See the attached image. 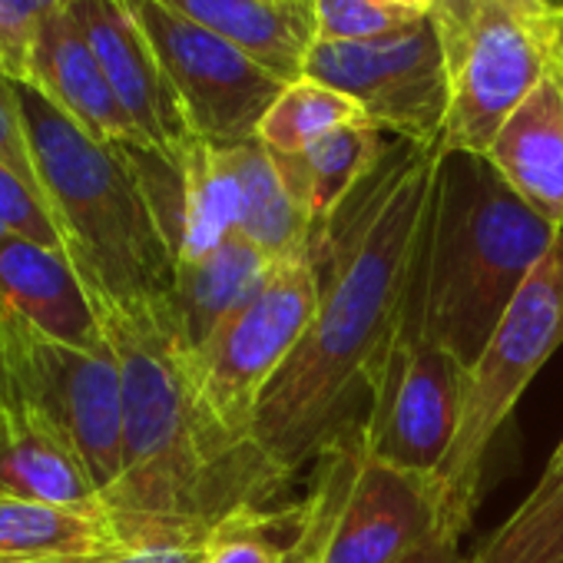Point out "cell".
Listing matches in <instances>:
<instances>
[{"label":"cell","mask_w":563,"mask_h":563,"mask_svg":"<svg viewBox=\"0 0 563 563\" xmlns=\"http://www.w3.org/2000/svg\"><path fill=\"white\" fill-rule=\"evenodd\" d=\"M268 268L272 262L242 232L229 235L216 252L176 265L169 316L186 355L206 349L219 325L235 316L245 299L262 286Z\"/></svg>","instance_id":"obj_19"},{"label":"cell","mask_w":563,"mask_h":563,"mask_svg":"<svg viewBox=\"0 0 563 563\" xmlns=\"http://www.w3.org/2000/svg\"><path fill=\"white\" fill-rule=\"evenodd\" d=\"M316 306L319 282L309 255L272 262L245 306L219 325L202 352L186 355L196 401L232 451H258V405L309 332Z\"/></svg>","instance_id":"obj_7"},{"label":"cell","mask_w":563,"mask_h":563,"mask_svg":"<svg viewBox=\"0 0 563 563\" xmlns=\"http://www.w3.org/2000/svg\"><path fill=\"white\" fill-rule=\"evenodd\" d=\"M319 41L329 44H358L401 34L424 21L428 14L391 4V0H309Z\"/></svg>","instance_id":"obj_25"},{"label":"cell","mask_w":563,"mask_h":563,"mask_svg":"<svg viewBox=\"0 0 563 563\" xmlns=\"http://www.w3.org/2000/svg\"><path fill=\"white\" fill-rule=\"evenodd\" d=\"M34 166L64 252L93 306L150 309L173 296L176 255L120 143H100L18 80Z\"/></svg>","instance_id":"obj_4"},{"label":"cell","mask_w":563,"mask_h":563,"mask_svg":"<svg viewBox=\"0 0 563 563\" xmlns=\"http://www.w3.org/2000/svg\"><path fill=\"white\" fill-rule=\"evenodd\" d=\"M388 140L391 133L362 120L325 133L322 140H316L299 153H272V150L268 153L275 156V166L282 179H286L289 192L312 216V229H316L375 169Z\"/></svg>","instance_id":"obj_20"},{"label":"cell","mask_w":563,"mask_h":563,"mask_svg":"<svg viewBox=\"0 0 563 563\" xmlns=\"http://www.w3.org/2000/svg\"><path fill=\"white\" fill-rule=\"evenodd\" d=\"M431 18L451 70L444 146L484 156L563 54V8L540 0H431Z\"/></svg>","instance_id":"obj_5"},{"label":"cell","mask_w":563,"mask_h":563,"mask_svg":"<svg viewBox=\"0 0 563 563\" xmlns=\"http://www.w3.org/2000/svg\"><path fill=\"white\" fill-rule=\"evenodd\" d=\"M123 4L153 44L192 136L209 146L255 140L262 117L289 84L229 41L163 8L159 0H123Z\"/></svg>","instance_id":"obj_11"},{"label":"cell","mask_w":563,"mask_h":563,"mask_svg":"<svg viewBox=\"0 0 563 563\" xmlns=\"http://www.w3.org/2000/svg\"><path fill=\"white\" fill-rule=\"evenodd\" d=\"M70 4L74 0H0V57L11 77H27V60L41 24Z\"/></svg>","instance_id":"obj_28"},{"label":"cell","mask_w":563,"mask_h":563,"mask_svg":"<svg viewBox=\"0 0 563 563\" xmlns=\"http://www.w3.org/2000/svg\"><path fill=\"white\" fill-rule=\"evenodd\" d=\"M484 156L537 216L563 232V54Z\"/></svg>","instance_id":"obj_15"},{"label":"cell","mask_w":563,"mask_h":563,"mask_svg":"<svg viewBox=\"0 0 563 563\" xmlns=\"http://www.w3.org/2000/svg\"><path fill=\"white\" fill-rule=\"evenodd\" d=\"M206 547H120L97 563H202Z\"/></svg>","instance_id":"obj_30"},{"label":"cell","mask_w":563,"mask_h":563,"mask_svg":"<svg viewBox=\"0 0 563 563\" xmlns=\"http://www.w3.org/2000/svg\"><path fill=\"white\" fill-rule=\"evenodd\" d=\"M0 163H4L14 176H21L37 196H44L37 166H34V153H31V140H27V126H24V113H21V97H18V77L0 70ZM47 202V196H44Z\"/></svg>","instance_id":"obj_29"},{"label":"cell","mask_w":563,"mask_h":563,"mask_svg":"<svg viewBox=\"0 0 563 563\" xmlns=\"http://www.w3.org/2000/svg\"><path fill=\"white\" fill-rule=\"evenodd\" d=\"M202 563H282V507H252L216 523Z\"/></svg>","instance_id":"obj_26"},{"label":"cell","mask_w":563,"mask_h":563,"mask_svg":"<svg viewBox=\"0 0 563 563\" xmlns=\"http://www.w3.org/2000/svg\"><path fill=\"white\" fill-rule=\"evenodd\" d=\"M471 563H563V487L537 507H520Z\"/></svg>","instance_id":"obj_24"},{"label":"cell","mask_w":563,"mask_h":563,"mask_svg":"<svg viewBox=\"0 0 563 563\" xmlns=\"http://www.w3.org/2000/svg\"><path fill=\"white\" fill-rule=\"evenodd\" d=\"M391 4H401V8H411V11L431 14V0H391Z\"/></svg>","instance_id":"obj_33"},{"label":"cell","mask_w":563,"mask_h":563,"mask_svg":"<svg viewBox=\"0 0 563 563\" xmlns=\"http://www.w3.org/2000/svg\"><path fill=\"white\" fill-rule=\"evenodd\" d=\"M467 368L405 316L372 385L362 448L372 461L434 481L464 418Z\"/></svg>","instance_id":"obj_9"},{"label":"cell","mask_w":563,"mask_h":563,"mask_svg":"<svg viewBox=\"0 0 563 563\" xmlns=\"http://www.w3.org/2000/svg\"><path fill=\"white\" fill-rule=\"evenodd\" d=\"M362 120L368 117L352 97L302 77L282 90V97L262 117L255 140L265 143L272 153H299L312 146L316 140H322L325 133L342 130L349 123H362Z\"/></svg>","instance_id":"obj_23"},{"label":"cell","mask_w":563,"mask_h":563,"mask_svg":"<svg viewBox=\"0 0 563 563\" xmlns=\"http://www.w3.org/2000/svg\"><path fill=\"white\" fill-rule=\"evenodd\" d=\"M556 235L487 156L441 146L408 319L471 372Z\"/></svg>","instance_id":"obj_3"},{"label":"cell","mask_w":563,"mask_h":563,"mask_svg":"<svg viewBox=\"0 0 563 563\" xmlns=\"http://www.w3.org/2000/svg\"><path fill=\"white\" fill-rule=\"evenodd\" d=\"M302 77L352 97L362 113L391 136L411 143L444 140L451 70L431 14L415 27L378 41H316Z\"/></svg>","instance_id":"obj_10"},{"label":"cell","mask_w":563,"mask_h":563,"mask_svg":"<svg viewBox=\"0 0 563 563\" xmlns=\"http://www.w3.org/2000/svg\"><path fill=\"white\" fill-rule=\"evenodd\" d=\"M540 4H550V8H563L560 0H540Z\"/></svg>","instance_id":"obj_34"},{"label":"cell","mask_w":563,"mask_h":563,"mask_svg":"<svg viewBox=\"0 0 563 563\" xmlns=\"http://www.w3.org/2000/svg\"><path fill=\"white\" fill-rule=\"evenodd\" d=\"M87 563H97V560H87Z\"/></svg>","instance_id":"obj_36"},{"label":"cell","mask_w":563,"mask_h":563,"mask_svg":"<svg viewBox=\"0 0 563 563\" xmlns=\"http://www.w3.org/2000/svg\"><path fill=\"white\" fill-rule=\"evenodd\" d=\"M0 405L41 415L80 454L100 497L123 467V372L113 345L70 349L0 302Z\"/></svg>","instance_id":"obj_8"},{"label":"cell","mask_w":563,"mask_h":563,"mask_svg":"<svg viewBox=\"0 0 563 563\" xmlns=\"http://www.w3.org/2000/svg\"><path fill=\"white\" fill-rule=\"evenodd\" d=\"M0 232L21 235L44 249H64L60 229H57L44 196H37L4 163H0Z\"/></svg>","instance_id":"obj_27"},{"label":"cell","mask_w":563,"mask_h":563,"mask_svg":"<svg viewBox=\"0 0 563 563\" xmlns=\"http://www.w3.org/2000/svg\"><path fill=\"white\" fill-rule=\"evenodd\" d=\"M441 146L391 136L355 192L312 229L316 319L255 418V448L286 481L355 424V398L368 395L408 316Z\"/></svg>","instance_id":"obj_1"},{"label":"cell","mask_w":563,"mask_h":563,"mask_svg":"<svg viewBox=\"0 0 563 563\" xmlns=\"http://www.w3.org/2000/svg\"><path fill=\"white\" fill-rule=\"evenodd\" d=\"M113 550L107 514L0 497V563H87Z\"/></svg>","instance_id":"obj_21"},{"label":"cell","mask_w":563,"mask_h":563,"mask_svg":"<svg viewBox=\"0 0 563 563\" xmlns=\"http://www.w3.org/2000/svg\"><path fill=\"white\" fill-rule=\"evenodd\" d=\"M563 487V438H560V444H556V451L550 454V461H547V471L540 474V481H537V487L530 490V497L523 500V507H537V504H543L550 494H556Z\"/></svg>","instance_id":"obj_32"},{"label":"cell","mask_w":563,"mask_h":563,"mask_svg":"<svg viewBox=\"0 0 563 563\" xmlns=\"http://www.w3.org/2000/svg\"><path fill=\"white\" fill-rule=\"evenodd\" d=\"M97 319L123 372V467L103 494L120 547H206L216 523L286 490L258 451H232L206 421L166 306Z\"/></svg>","instance_id":"obj_2"},{"label":"cell","mask_w":563,"mask_h":563,"mask_svg":"<svg viewBox=\"0 0 563 563\" xmlns=\"http://www.w3.org/2000/svg\"><path fill=\"white\" fill-rule=\"evenodd\" d=\"M0 302L37 332L70 349L100 352L110 345L64 249H44L21 235L0 232Z\"/></svg>","instance_id":"obj_14"},{"label":"cell","mask_w":563,"mask_h":563,"mask_svg":"<svg viewBox=\"0 0 563 563\" xmlns=\"http://www.w3.org/2000/svg\"><path fill=\"white\" fill-rule=\"evenodd\" d=\"M67 14L93 47L120 107L140 133V143L163 156L183 159L196 136L153 44L123 0H74Z\"/></svg>","instance_id":"obj_12"},{"label":"cell","mask_w":563,"mask_h":563,"mask_svg":"<svg viewBox=\"0 0 563 563\" xmlns=\"http://www.w3.org/2000/svg\"><path fill=\"white\" fill-rule=\"evenodd\" d=\"M229 156H232V166L239 176V196H242L239 232L268 262L306 258L309 239H312V216L289 192L268 146L258 140H245V143L229 146Z\"/></svg>","instance_id":"obj_22"},{"label":"cell","mask_w":563,"mask_h":563,"mask_svg":"<svg viewBox=\"0 0 563 563\" xmlns=\"http://www.w3.org/2000/svg\"><path fill=\"white\" fill-rule=\"evenodd\" d=\"M438 530L434 484L365 454L335 520L325 563H398Z\"/></svg>","instance_id":"obj_13"},{"label":"cell","mask_w":563,"mask_h":563,"mask_svg":"<svg viewBox=\"0 0 563 563\" xmlns=\"http://www.w3.org/2000/svg\"><path fill=\"white\" fill-rule=\"evenodd\" d=\"M398 563H471V560L461 556L457 537L438 530V533H431L424 543H418L411 553H405Z\"/></svg>","instance_id":"obj_31"},{"label":"cell","mask_w":563,"mask_h":563,"mask_svg":"<svg viewBox=\"0 0 563 563\" xmlns=\"http://www.w3.org/2000/svg\"><path fill=\"white\" fill-rule=\"evenodd\" d=\"M0 70H4V74H8V67H4V57H0Z\"/></svg>","instance_id":"obj_35"},{"label":"cell","mask_w":563,"mask_h":563,"mask_svg":"<svg viewBox=\"0 0 563 563\" xmlns=\"http://www.w3.org/2000/svg\"><path fill=\"white\" fill-rule=\"evenodd\" d=\"M0 497L107 514L74 444L41 415L0 405Z\"/></svg>","instance_id":"obj_17"},{"label":"cell","mask_w":563,"mask_h":563,"mask_svg":"<svg viewBox=\"0 0 563 563\" xmlns=\"http://www.w3.org/2000/svg\"><path fill=\"white\" fill-rule=\"evenodd\" d=\"M27 84H34L54 107H60L80 130L100 143H140L136 126L120 107L93 47L67 11L47 18L34 37L27 60ZM143 146V143H140Z\"/></svg>","instance_id":"obj_16"},{"label":"cell","mask_w":563,"mask_h":563,"mask_svg":"<svg viewBox=\"0 0 563 563\" xmlns=\"http://www.w3.org/2000/svg\"><path fill=\"white\" fill-rule=\"evenodd\" d=\"M563 345V232L517 292L500 325L494 329L477 365L467 372L464 418L448 461L434 474L441 530L457 537L474 517L481 471L490 441L517 408L520 395L547 358Z\"/></svg>","instance_id":"obj_6"},{"label":"cell","mask_w":563,"mask_h":563,"mask_svg":"<svg viewBox=\"0 0 563 563\" xmlns=\"http://www.w3.org/2000/svg\"><path fill=\"white\" fill-rule=\"evenodd\" d=\"M179 18L229 41L278 80H302L319 41L309 0H159Z\"/></svg>","instance_id":"obj_18"}]
</instances>
